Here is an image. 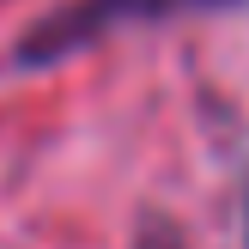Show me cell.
I'll list each match as a JSON object with an SVG mask.
<instances>
[{
    "mask_svg": "<svg viewBox=\"0 0 249 249\" xmlns=\"http://www.w3.org/2000/svg\"><path fill=\"white\" fill-rule=\"evenodd\" d=\"M219 6H237V0H61L36 24H24V36L12 43V67H55L128 24H158V18L219 12Z\"/></svg>",
    "mask_w": 249,
    "mask_h": 249,
    "instance_id": "1",
    "label": "cell"
},
{
    "mask_svg": "<svg viewBox=\"0 0 249 249\" xmlns=\"http://www.w3.org/2000/svg\"><path fill=\"white\" fill-rule=\"evenodd\" d=\"M134 249H182V237H177L170 225H146V231H140V243H134Z\"/></svg>",
    "mask_w": 249,
    "mask_h": 249,
    "instance_id": "2",
    "label": "cell"
},
{
    "mask_svg": "<svg viewBox=\"0 0 249 249\" xmlns=\"http://www.w3.org/2000/svg\"><path fill=\"white\" fill-rule=\"evenodd\" d=\"M243 243H249V189H243Z\"/></svg>",
    "mask_w": 249,
    "mask_h": 249,
    "instance_id": "3",
    "label": "cell"
}]
</instances>
